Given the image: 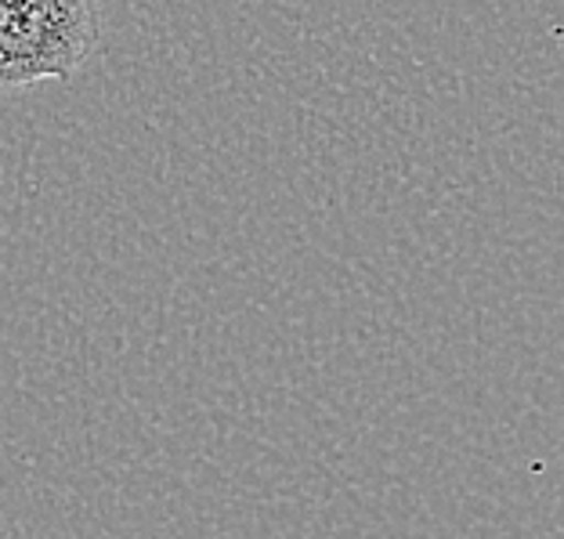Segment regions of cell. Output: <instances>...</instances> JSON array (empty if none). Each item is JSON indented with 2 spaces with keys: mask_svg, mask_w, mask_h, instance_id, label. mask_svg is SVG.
<instances>
[{
  "mask_svg": "<svg viewBox=\"0 0 564 539\" xmlns=\"http://www.w3.org/2000/svg\"><path fill=\"white\" fill-rule=\"evenodd\" d=\"M98 41V0H0V91L73 80Z\"/></svg>",
  "mask_w": 564,
  "mask_h": 539,
  "instance_id": "6da1fadb",
  "label": "cell"
}]
</instances>
